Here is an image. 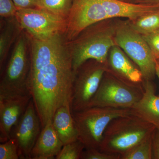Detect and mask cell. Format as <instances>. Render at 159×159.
<instances>
[{"mask_svg": "<svg viewBox=\"0 0 159 159\" xmlns=\"http://www.w3.org/2000/svg\"><path fill=\"white\" fill-rule=\"evenodd\" d=\"M29 37L28 87L43 128L57 109L70 103L74 72L65 33L45 40Z\"/></svg>", "mask_w": 159, "mask_h": 159, "instance_id": "obj_1", "label": "cell"}, {"mask_svg": "<svg viewBox=\"0 0 159 159\" xmlns=\"http://www.w3.org/2000/svg\"><path fill=\"white\" fill-rule=\"evenodd\" d=\"M155 129L153 125L132 113L117 117L107 127L99 149L121 156Z\"/></svg>", "mask_w": 159, "mask_h": 159, "instance_id": "obj_2", "label": "cell"}, {"mask_svg": "<svg viewBox=\"0 0 159 159\" xmlns=\"http://www.w3.org/2000/svg\"><path fill=\"white\" fill-rule=\"evenodd\" d=\"M29 50V37L23 30L16 41L9 62L2 75L0 99L30 95L28 87L30 70Z\"/></svg>", "mask_w": 159, "mask_h": 159, "instance_id": "obj_3", "label": "cell"}, {"mask_svg": "<svg viewBox=\"0 0 159 159\" xmlns=\"http://www.w3.org/2000/svg\"><path fill=\"white\" fill-rule=\"evenodd\" d=\"M96 25L88 27L68 42L74 73L89 60L107 64L109 51L116 45L111 32Z\"/></svg>", "mask_w": 159, "mask_h": 159, "instance_id": "obj_4", "label": "cell"}, {"mask_svg": "<svg viewBox=\"0 0 159 159\" xmlns=\"http://www.w3.org/2000/svg\"><path fill=\"white\" fill-rule=\"evenodd\" d=\"M78 133V140L85 148L99 149L103 134L112 120L132 114L131 109L107 107H89L72 112Z\"/></svg>", "mask_w": 159, "mask_h": 159, "instance_id": "obj_5", "label": "cell"}, {"mask_svg": "<svg viewBox=\"0 0 159 159\" xmlns=\"http://www.w3.org/2000/svg\"><path fill=\"white\" fill-rule=\"evenodd\" d=\"M144 86L129 84L106 71L88 107L131 109L142 98Z\"/></svg>", "mask_w": 159, "mask_h": 159, "instance_id": "obj_6", "label": "cell"}, {"mask_svg": "<svg viewBox=\"0 0 159 159\" xmlns=\"http://www.w3.org/2000/svg\"><path fill=\"white\" fill-rule=\"evenodd\" d=\"M107 71V64L89 60L74 73L70 106L72 112L88 108Z\"/></svg>", "mask_w": 159, "mask_h": 159, "instance_id": "obj_7", "label": "cell"}, {"mask_svg": "<svg viewBox=\"0 0 159 159\" xmlns=\"http://www.w3.org/2000/svg\"><path fill=\"white\" fill-rule=\"evenodd\" d=\"M115 40L138 66L144 80L151 81L156 75V60L142 35L131 27L122 26L117 29Z\"/></svg>", "mask_w": 159, "mask_h": 159, "instance_id": "obj_8", "label": "cell"}, {"mask_svg": "<svg viewBox=\"0 0 159 159\" xmlns=\"http://www.w3.org/2000/svg\"><path fill=\"white\" fill-rule=\"evenodd\" d=\"M16 17L22 29L30 37L45 40L66 33V19L39 8L18 9Z\"/></svg>", "mask_w": 159, "mask_h": 159, "instance_id": "obj_9", "label": "cell"}, {"mask_svg": "<svg viewBox=\"0 0 159 159\" xmlns=\"http://www.w3.org/2000/svg\"><path fill=\"white\" fill-rule=\"evenodd\" d=\"M107 19L100 0H72L66 20L65 34L68 41L76 38L88 27Z\"/></svg>", "mask_w": 159, "mask_h": 159, "instance_id": "obj_10", "label": "cell"}, {"mask_svg": "<svg viewBox=\"0 0 159 159\" xmlns=\"http://www.w3.org/2000/svg\"><path fill=\"white\" fill-rule=\"evenodd\" d=\"M42 126L32 98L25 113L11 131V138L15 140L20 159H31V154Z\"/></svg>", "mask_w": 159, "mask_h": 159, "instance_id": "obj_11", "label": "cell"}, {"mask_svg": "<svg viewBox=\"0 0 159 159\" xmlns=\"http://www.w3.org/2000/svg\"><path fill=\"white\" fill-rule=\"evenodd\" d=\"M32 98L31 95L0 99V142L11 138V131L25 111Z\"/></svg>", "mask_w": 159, "mask_h": 159, "instance_id": "obj_12", "label": "cell"}, {"mask_svg": "<svg viewBox=\"0 0 159 159\" xmlns=\"http://www.w3.org/2000/svg\"><path fill=\"white\" fill-rule=\"evenodd\" d=\"M107 71L126 83L135 86H143V75L138 66L129 59L121 48L116 45L110 52Z\"/></svg>", "mask_w": 159, "mask_h": 159, "instance_id": "obj_13", "label": "cell"}, {"mask_svg": "<svg viewBox=\"0 0 159 159\" xmlns=\"http://www.w3.org/2000/svg\"><path fill=\"white\" fill-rule=\"evenodd\" d=\"M144 92L141 99L131 108L132 113L159 129V97L151 81L143 83Z\"/></svg>", "mask_w": 159, "mask_h": 159, "instance_id": "obj_14", "label": "cell"}, {"mask_svg": "<svg viewBox=\"0 0 159 159\" xmlns=\"http://www.w3.org/2000/svg\"><path fill=\"white\" fill-rule=\"evenodd\" d=\"M108 19L125 17L135 20L145 15L159 11V2L137 5L121 0H100Z\"/></svg>", "mask_w": 159, "mask_h": 159, "instance_id": "obj_15", "label": "cell"}, {"mask_svg": "<svg viewBox=\"0 0 159 159\" xmlns=\"http://www.w3.org/2000/svg\"><path fill=\"white\" fill-rule=\"evenodd\" d=\"M63 145L54 130L52 120H50L42 128L32 149L31 159L55 158Z\"/></svg>", "mask_w": 159, "mask_h": 159, "instance_id": "obj_16", "label": "cell"}, {"mask_svg": "<svg viewBox=\"0 0 159 159\" xmlns=\"http://www.w3.org/2000/svg\"><path fill=\"white\" fill-rule=\"evenodd\" d=\"M52 121L54 130L63 145L78 140V133L70 103L64 104L57 109Z\"/></svg>", "mask_w": 159, "mask_h": 159, "instance_id": "obj_17", "label": "cell"}, {"mask_svg": "<svg viewBox=\"0 0 159 159\" xmlns=\"http://www.w3.org/2000/svg\"><path fill=\"white\" fill-rule=\"evenodd\" d=\"M23 31L16 16L5 19L0 33V68L8 56L11 45Z\"/></svg>", "mask_w": 159, "mask_h": 159, "instance_id": "obj_18", "label": "cell"}, {"mask_svg": "<svg viewBox=\"0 0 159 159\" xmlns=\"http://www.w3.org/2000/svg\"><path fill=\"white\" fill-rule=\"evenodd\" d=\"M120 156V159H152L153 133Z\"/></svg>", "mask_w": 159, "mask_h": 159, "instance_id": "obj_19", "label": "cell"}, {"mask_svg": "<svg viewBox=\"0 0 159 159\" xmlns=\"http://www.w3.org/2000/svg\"><path fill=\"white\" fill-rule=\"evenodd\" d=\"M134 20L130 27L142 35L159 30V11L145 15Z\"/></svg>", "mask_w": 159, "mask_h": 159, "instance_id": "obj_20", "label": "cell"}, {"mask_svg": "<svg viewBox=\"0 0 159 159\" xmlns=\"http://www.w3.org/2000/svg\"><path fill=\"white\" fill-rule=\"evenodd\" d=\"M72 0H40L39 9H43L67 20Z\"/></svg>", "mask_w": 159, "mask_h": 159, "instance_id": "obj_21", "label": "cell"}, {"mask_svg": "<svg viewBox=\"0 0 159 159\" xmlns=\"http://www.w3.org/2000/svg\"><path fill=\"white\" fill-rule=\"evenodd\" d=\"M85 147L79 140L63 146L56 159H81Z\"/></svg>", "mask_w": 159, "mask_h": 159, "instance_id": "obj_22", "label": "cell"}, {"mask_svg": "<svg viewBox=\"0 0 159 159\" xmlns=\"http://www.w3.org/2000/svg\"><path fill=\"white\" fill-rule=\"evenodd\" d=\"M20 158L18 148L14 139H11L0 145V159Z\"/></svg>", "mask_w": 159, "mask_h": 159, "instance_id": "obj_23", "label": "cell"}, {"mask_svg": "<svg viewBox=\"0 0 159 159\" xmlns=\"http://www.w3.org/2000/svg\"><path fill=\"white\" fill-rule=\"evenodd\" d=\"M81 159H120V156L103 152L98 148H84Z\"/></svg>", "mask_w": 159, "mask_h": 159, "instance_id": "obj_24", "label": "cell"}, {"mask_svg": "<svg viewBox=\"0 0 159 159\" xmlns=\"http://www.w3.org/2000/svg\"><path fill=\"white\" fill-rule=\"evenodd\" d=\"M142 36L148 44L154 57L156 60H159V30L149 34H142Z\"/></svg>", "mask_w": 159, "mask_h": 159, "instance_id": "obj_25", "label": "cell"}, {"mask_svg": "<svg viewBox=\"0 0 159 159\" xmlns=\"http://www.w3.org/2000/svg\"><path fill=\"white\" fill-rule=\"evenodd\" d=\"M17 10L12 0H0V16L2 18L14 17Z\"/></svg>", "mask_w": 159, "mask_h": 159, "instance_id": "obj_26", "label": "cell"}, {"mask_svg": "<svg viewBox=\"0 0 159 159\" xmlns=\"http://www.w3.org/2000/svg\"><path fill=\"white\" fill-rule=\"evenodd\" d=\"M18 9L39 8L40 0H12Z\"/></svg>", "mask_w": 159, "mask_h": 159, "instance_id": "obj_27", "label": "cell"}, {"mask_svg": "<svg viewBox=\"0 0 159 159\" xmlns=\"http://www.w3.org/2000/svg\"><path fill=\"white\" fill-rule=\"evenodd\" d=\"M153 159H159V129H156L152 139Z\"/></svg>", "mask_w": 159, "mask_h": 159, "instance_id": "obj_28", "label": "cell"}, {"mask_svg": "<svg viewBox=\"0 0 159 159\" xmlns=\"http://www.w3.org/2000/svg\"><path fill=\"white\" fill-rule=\"evenodd\" d=\"M156 75H157L159 79V64L156 61ZM159 97V94L158 95Z\"/></svg>", "mask_w": 159, "mask_h": 159, "instance_id": "obj_29", "label": "cell"}, {"mask_svg": "<svg viewBox=\"0 0 159 159\" xmlns=\"http://www.w3.org/2000/svg\"><path fill=\"white\" fill-rule=\"evenodd\" d=\"M154 2H159V0H153Z\"/></svg>", "mask_w": 159, "mask_h": 159, "instance_id": "obj_30", "label": "cell"}, {"mask_svg": "<svg viewBox=\"0 0 159 159\" xmlns=\"http://www.w3.org/2000/svg\"><path fill=\"white\" fill-rule=\"evenodd\" d=\"M157 60V62L159 64V60Z\"/></svg>", "mask_w": 159, "mask_h": 159, "instance_id": "obj_31", "label": "cell"}, {"mask_svg": "<svg viewBox=\"0 0 159 159\" xmlns=\"http://www.w3.org/2000/svg\"><path fill=\"white\" fill-rule=\"evenodd\" d=\"M121 1H122V0H121Z\"/></svg>", "mask_w": 159, "mask_h": 159, "instance_id": "obj_32", "label": "cell"}]
</instances>
